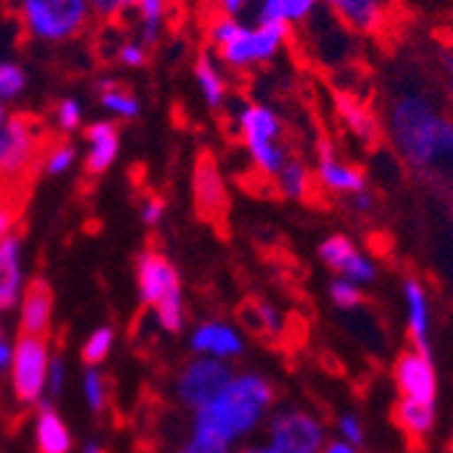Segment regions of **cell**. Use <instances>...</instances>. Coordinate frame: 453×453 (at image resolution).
Wrapping results in <instances>:
<instances>
[{
  "instance_id": "cell-33",
  "label": "cell",
  "mask_w": 453,
  "mask_h": 453,
  "mask_svg": "<svg viewBox=\"0 0 453 453\" xmlns=\"http://www.w3.org/2000/svg\"><path fill=\"white\" fill-rule=\"evenodd\" d=\"M73 160H76V147L73 144H58L50 150V155L44 160V172L52 177H60L73 166Z\"/></svg>"
},
{
  "instance_id": "cell-17",
  "label": "cell",
  "mask_w": 453,
  "mask_h": 453,
  "mask_svg": "<svg viewBox=\"0 0 453 453\" xmlns=\"http://www.w3.org/2000/svg\"><path fill=\"white\" fill-rule=\"evenodd\" d=\"M52 288L47 285V280H30L27 291H25V302H22V334L27 337H44L50 320H52Z\"/></svg>"
},
{
  "instance_id": "cell-47",
  "label": "cell",
  "mask_w": 453,
  "mask_h": 453,
  "mask_svg": "<svg viewBox=\"0 0 453 453\" xmlns=\"http://www.w3.org/2000/svg\"><path fill=\"white\" fill-rule=\"evenodd\" d=\"M81 453H104V450H101V445H98V442H88L85 448H81Z\"/></svg>"
},
{
  "instance_id": "cell-4",
  "label": "cell",
  "mask_w": 453,
  "mask_h": 453,
  "mask_svg": "<svg viewBox=\"0 0 453 453\" xmlns=\"http://www.w3.org/2000/svg\"><path fill=\"white\" fill-rule=\"evenodd\" d=\"M236 122L244 136L247 155L253 157L256 169L266 177H274L288 160V150L280 144L282 122L274 114V109L264 104H244L236 114Z\"/></svg>"
},
{
  "instance_id": "cell-45",
  "label": "cell",
  "mask_w": 453,
  "mask_h": 453,
  "mask_svg": "<svg viewBox=\"0 0 453 453\" xmlns=\"http://www.w3.org/2000/svg\"><path fill=\"white\" fill-rule=\"evenodd\" d=\"M9 369H12V345L4 340L0 342V378H4Z\"/></svg>"
},
{
  "instance_id": "cell-10",
  "label": "cell",
  "mask_w": 453,
  "mask_h": 453,
  "mask_svg": "<svg viewBox=\"0 0 453 453\" xmlns=\"http://www.w3.org/2000/svg\"><path fill=\"white\" fill-rule=\"evenodd\" d=\"M136 282H139V296L144 304L157 307L166 299L182 296L180 288V274L172 266V261L157 253V250H144L136 258Z\"/></svg>"
},
{
  "instance_id": "cell-15",
  "label": "cell",
  "mask_w": 453,
  "mask_h": 453,
  "mask_svg": "<svg viewBox=\"0 0 453 453\" xmlns=\"http://www.w3.org/2000/svg\"><path fill=\"white\" fill-rule=\"evenodd\" d=\"M404 304H407V332L413 350L421 356L432 358V340H429V304H426V291L424 285L410 277L404 282Z\"/></svg>"
},
{
  "instance_id": "cell-1",
  "label": "cell",
  "mask_w": 453,
  "mask_h": 453,
  "mask_svg": "<svg viewBox=\"0 0 453 453\" xmlns=\"http://www.w3.org/2000/svg\"><path fill=\"white\" fill-rule=\"evenodd\" d=\"M388 131L410 169L453 177V122L429 98L410 93L391 104Z\"/></svg>"
},
{
  "instance_id": "cell-13",
  "label": "cell",
  "mask_w": 453,
  "mask_h": 453,
  "mask_svg": "<svg viewBox=\"0 0 453 453\" xmlns=\"http://www.w3.org/2000/svg\"><path fill=\"white\" fill-rule=\"evenodd\" d=\"M318 182L326 190L342 193V196H356V193L366 190L364 172L350 166V163H345V160H340L328 144H320V152H318Z\"/></svg>"
},
{
  "instance_id": "cell-22",
  "label": "cell",
  "mask_w": 453,
  "mask_h": 453,
  "mask_svg": "<svg viewBox=\"0 0 453 453\" xmlns=\"http://www.w3.org/2000/svg\"><path fill=\"white\" fill-rule=\"evenodd\" d=\"M193 76L198 81V90L207 101L210 109H220L226 104V96H228V85H226V76L223 71L218 68L215 58L210 52H201L196 58V65H193Z\"/></svg>"
},
{
  "instance_id": "cell-48",
  "label": "cell",
  "mask_w": 453,
  "mask_h": 453,
  "mask_svg": "<svg viewBox=\"0 0 453 453\" xmlns=\"http://www.w3.org/2000/svg\"><path fill=\"white\" fill-rule=\"evenodd\" d=\"M239 453H269V448H244Z\"/></svg>"
},
{
  "instance_id": "cell-43",
  "label": "cell",
  "mask_w": 453,
  "mask_h": 453,
  "mask_svg": "<svg viewBox=\"0 0 453 453\" xmlns=\"http://www.w3.org/2000/svg\"><path fill=\"white\" fill-rule=\"evenodd\" d=\"M348 207H350L353 212H361V215H364V212H372V210H375V198L364 190V193H356V196L348 198Z\"/></svg>"
},
{
  "instance_id": "cell-30",
  "label": "cell",
  "mask_w": 453,
  "mask_h": 453,
  "mask_svg": "<svg viewBox=\"0 0 453 453\" xmlns=\"http://www.w3.org/2000/svg\"><path fill=\"white\" fill-rule=\"evenodd\" d=\"M111 342H114V332L109 326H101L98 332H93L85 342V348H81V358H85L88 366H96L101 361H106L109 350H111Z\"/></svg>"
},
{
  "instance_id": "cell-27",
  "label": "cell",
  "mask_w": 453,
  "mask_h": 453,
  "mask_svg": "<svg viewBox=\"0 0 453 453\" xmlns=\"http://www.w3.org/2000/svg\"><path fill=\"white\" fill-rule=\"evenodd\" d=\"M239 315H242L244 326H247V328H253V332L261 334V337H264V334L274 337V334H280V328H282V320H280L277 310H274L272 304H266V302L244 304V307L239 310Z\"/></svg>"
},
{
  "instance_id": "cell-11",
  "label": "cell",
  "mask_w": 453,
  "mask_h": 453,
  "mask_svg": "<svg viewBox=\"0 0 453 453\" xmlns=\"http://www.w3.org/2000/svg\"><path fill=\"white\" fill-rule=\"evenodd\" d=\"M394 380L402 391V399H413L421 404H434L437 399V375L432 358L421 356L418 350H404L399 353L394 364Z\"/></svg>"
},
{
  "instance_id": "cell-18",
  "label": "cell",
  "mask_w": 453,
  "mask_h": 453,
  "mask_svg": "<svg viewBox=\"0 0 453 453\" xmlns=\"http://www.w3.org/2000/svg\"><path fill=\"white\" fill-rule=\"evenodd\" d=\"M85 142H88V157H85V169L88 174H104L111 163L117 160L119 152V131L114 122L109 119H98L85 131Z\"/></svg>"
},
{
  "instance_id": "cell-23",
  "label": "cell",
  "mask_w": 453,
  "mask_h": 453,
  "mask_svg": "<svg viewBox=\"0 0 453 453\" xmlns=\"http://www.w3.org/2000/svg\"><path fill=\"white\" fill-rule=\"evenodd\" d=\"M277 190L285 198H294V201H307L312 196V172L307 169V163L299 157H288L282 163V169L274 174Z\"/></svg>"
},
{
  "instance_id": "cell-39",
  "label": "cell",
  "mask_w": 453,
  "mask_h": 453,
  "mask_svg": "<svg viewBox=\"0 0 453 453\" xmlns=\"http://www.w3.org/2000/svg\"><path fill=\"white\" fill-rule=\"evenodd\" d=\"M180 453H228V448L220 445V442H212V440H207V437L193 434V437L180 448Z\"/></svg>"
},
{
  "instance_id": "cell-3",
  "label": "cell",
  "mask_w": 453,
  "mask_h": 453,
  "mask_svg": "<svg viewBox=\"0 0 453 453\" xmlns=\"http://www.w3.org/2000/svg\"><path fill=\"white\" fill-rule=\"evenodd\" d=\"M17 14L27 35L44 44L81 35L93 19L90 0H17Z\"/></svg>"
},
{
  "instance_id": "cell-5",
  "label": "cell",
  "mask_w": 453,
  "mask_h": 453,
  "mask_svg": "<svg viewBox=\"0 0 453 453\" xmlns=\"http://www.w3.org/2000/svg\"><path fill=\"white\" fill-rule=\"evenodd\" d=\"M291 38V27L280 22H256L253 27L242 25L228 44L218 47V60L226 68L244 71L258 63H269Z\"/></svg>"
},
{
  "instance_id": "cell-9",
  "label": "cell",
  "mask_w": 453,
  "mask_h": 453,
  "mask_svg": "<svg viewBox=\"0 0 453 453\" xmlns=\"http://www.w3.org/2000/svg\"><path fill=\"white\" fill-rule=\"evenodd\" d=\"M35 147L38 139L33 122L22 114L6 117L4 128H0V177L4 180L22 177L35 157Z\"/></svg>"
},
{
  "instance_id": "cell-12",
  "label": "cell",
  "mask_w": 453,
  "mask_h": 453,
  "mask_svg": "<svg viewBox=\"0 0 453 453\" xmlns=\"http://www.w3.org/2000/svg\"><path fill=\"white\" fill-rule=\"evenodd\" d=\"M193 196H196V210L203 220L220 226L228 212V193L223 185V177L215 166L212 155H201L196 160V174H193Z\"/></svg>"
},
{
  "instance_id": "cell-21",
  "label": "cell",
  "mask_w": 453,
  "mask_h": 453,
  "mask_svg": "<svg viewBox=\"0 0 453 453\" xmlns=\"http://www.w3.org/2000/svg\"><path fill=\"white\" fill-rule=\"evenodd\" d=\"M35 445L38 453H68L71 450V434L63 418L55 413L50 402H41L38 421H35Z\"/></svg>"
},
{
  "instance_id": "cell-19",
  "label": "cell",
  "mask_w": 453,
  "mask_h": 453,
  "mask_svg": "<svg viewBox=\"0 0 453 453\" xmlns=\"http://www.w3.org/2000/svg\"><path fill=\"white\" fill-rule=\"evenodd\" d=\"M22 242L9 234L0 239V312H9L19 302L22 291V266H19Z\"/></svg>"
},
{
  "instance_id": "cell-8",
  "label": "cell",
  "mask_w": 453,
  "mask_h": 453,
  "mask_svg": "<svg viewBox=\"0 0 453 453\" xmlns=\"http://www.w3.org/2000/svg\"><path fill=\"white\" fill-rule=\"evenodd\" d=\"M269 453H320L323 424L302 410H282L269 421Z\"/></svg>"
},
{
  "instance_id": "cell-31",
  "label": "cell",
  "mask_w": 453,
  "mask_h": 453,
  "mask_svg": "<svg viewBox=\"0 0 453 453\" xmlns=\"http://www.w3.org/2000/svg\"><path fill=\"white\" fill-rule=\"evenodd\" d=\"M342 280H348V282H353V285H358V282H372L375 280V264L369 261L366 256H361L358 250L350 256V261L342 266Z\"/></svg>"
},
{
  "instance_id": "cell-36",
  "label": "cell",
  "mask_w": 453,
  "mask_h": 453,
  "mask_svg": "<svg viewBox=\"0 0 453 453\" xmlns=\"http://www.w3.org/2000/svg\"><path fill=\"white\" fill-rule=\"evenodd\" d=\"M85 399L90 404V410L98 416L104 413V404H106V396H104V378L96 366H88L85 372Z\"/></svg>"
},
{
  "instance_id": "cell-24",
  "label": "cell",
  "mask_w": 453,
  "mask_h": 453,
  "mask_svg": "<svg viewBox=\"0 0 453 453\" xmlns=\"http://www.w3.org/2000/svg\"><path fill=\"white\" fill-rule=\"evenodd\" d=\"M337 104H340V114H342V119H345L348 131H350L356 139H361L364 144H372V142L378 139V119H375V114L369 111L364 104H358L353 96H350V98H348V96H340Z\"/></svg>"
},
{
  "instance_id": "cell-29",
  "label": "cell",
  "mask_w": 453,
  "mask_h": 453,
  "mask_svg": "<svg viewBox=\"0 0 453 453\" xmlns=\"http://www.w3.org/2000/svg\"><path fill=\"white\" fill-rule=\"evenodd\" d=\"M27 88V71L14 60H0V101H14Z\"/></svg>"
},
{
  "instance_id": "cell-26",
  "label": "cell",
  "mask_w": 453,
  "mask_h": 453,
  "mask_svg": "<svg viewBox=\"0 0 453 453\" xmlns=\"http://www.w3.org/2000/svg\"><path fill=\"white\" fill-rule=\"evenodd\" d=\"M96 90H98V101H101V106H104L106 111H111V114H117V117H122V119H134V117H139V111H142L139 98H136L134 93H128L126 88H119V81H114V79H101L98 85H96Z\"/></svg>"
},
{
  "instance_id": "cell-16",
  "label": "cell",
  "mask_w": 453,
  "mask_h": 453,
  "mask_svg": "<svg viewBox=\"0 0 453 453\" xmlns=\"http://www.w3.org/2000/svg\"><path fill=\"white\" fill-rule=\"evenodd\" d=\"M190 348L198 356L218 358V361L234 358L244 350L242 337L226 323H201L190 337Z\"/></svg>"
},
{
  "instance_id": "cell-7",
  "label": "cell",
  "mask_w": 453,
  "mask_h": 453,
  "mask_svg": "<svg viewBox=\"0 0 453 453\" xmlns=\"http://www.w3.org/2000/svg\"><path fill=\"white\" fill-rule=\"evenodd\" d=\"M47 366H50V350L44 337L22 334L17 340V348L12 350V380L19 402L33 404L41 399L47 383Z\"/></svg>"
},
{
  "instance_id": "cell-49",
  "label": "cell",
  "mask_w": 453,
  "mask_h": 453,
  "mask_svg": "<svg viewBox=\"0 0 453 453\" xmlns=\"http://www.w3.org/2000/svg\"><path fill=\"white\" fill-rule=\"evenodd\" d=\"M4 122H6V106L0 101V128H4Z\"/></svg>"
},
{
  "instance_id": "cell-46",
  "label": "cell",
  "mask_w": 453,
  "mask_h": 453,
  "mask_svg": "<svg viewBox=\"0 0 453 453\" xmlns=\"http://www.w3.org/2000/svg\"><path fill=\"white\" fill-rule=\"evenodd\" d=\"M320 453H358L353 445H348V442H328L326 448H320Z\"/></svg>"
},
{
  "instance_id": "cell-20",
  "label": "cell",
  "mask_w": 453,
  "mask_h": 453,
  "mask_svg": "<svg viewBox=\"0 0 453 453\" xmlns=\"http://www.w3.org/2000/svg\"><path fill=\"white\" fill-rule=\"evenodd\" d=\"M320 12V0H256L258 22H280L288 27L307 25Z\"/></svg>"
},
{
  "instance_id": "cell-32",
  "label": "cell",
  "mask_w": 453,
  "mask_h": 453,
  "mask_svg": "<svg viewBox=\"0 0 453 453\" xmlns=\"http://www.w3.org/2000/svg\"><path fill=\"white\" fill-rule=\"evenodd\" d=\"M55 119H58V128L63 134H73L81 126V101L79 98H63L55 109Z\"/></svg>"
},
{
  "instance_id": "cell-42",
  "label": "cell",
  "mask_w": 453,
  "mask_h": 453,
  "mask_svg": "<svg viewBox=\"0 0 453 453\" xmlns=\"http://www.w3.org/2000/svg\"><path fill=\"white\" fill-rule=\"evenodd\" d=\"M163 212H166V203H163V198H157V196L147 198V201H144V207H142V220H144V226L155 228V226L163 220Z\"/></svg>"
},
{
  "instance_id": "cell-44",
  "label": "cell",
  "mask_w": 453,
  "mask_h": 453,
  "mask_svg": "<svg viewBox=\"0 0 453 453\" xmlns=\"http://www.w3.org/2000/svg\"><path fill=\"white\" fill-rule=\"evenodd\" d=\"M12 226H14V212L0 203V239L12 234Z\"/></svg>"
},
{
  "instance_id": "cell-2",
  "label": "cell",
  "mask_w": 453,
  "mask_h": 453,
  "mask_svg": "<svg viewBox=\"0 0 453 453\" xmlns=\"http://www.w3.org/2000/svg\"><path fill=\"white\" fill-rule=\"evenodd\" d=\"M272 402L274 388L266 378L256 372H247L239 378L234 375V380L212 404L196 410V434L228 448L231 442L247 437L261 424Z\"/></svg>"
},
{
  "instance_id": "cell-37",
  "label": "cell",
  "mask_w": 453,
  "mask_h": 453,
  "mask_svg": "<svg viewBox=\"0 0 453 453\" xmlns=\"http://www.w3.org/2000/svg\"><path fill=\"white\" fill-rule=\"evenodd\" d=\"M242 27V22L239 19H231V17H215L212 22H210V41H212V47L218 50V47H223V44H228V41L234 38V33Z\"/></svg>"
},
{
  "instance_id": "cell-40",
  "label": "cell",
  "mask_w": 453,
  "mask_h": 453,
  "mask_svg": "<svg viewBox=\"0 0 453 453\" xmlns=\"http://www.w3.org/2000/svg\"><path fill=\"white\" fill-rule=\"evenodd\" d=\"M340 432H342V437H345L348 445H353V448H361L364 445V429H361V424H358L356 416H342L340 418Z\"/></svg>"
},
{
  "instance_id": "cell-51",
  "label": "cell",
  "mask_w": 453,
  "mask_h": 453,
  "mask_svg": "<svg viewBox=\"0 0 453 453\" xmlns=\"http://www.w3.org/2000/svg\"><path fill=\"white\" fill-rule=\"evenodd\" d=\"M218 4H220V0H218Z\"/></svg>"
},
{
  "instance_id": "cell-38",
  "label": "cell",
  "mask_w": 453,
  "mask_h": 453,
  "mask_svg": "<svg viewBox=\"0 0 453 453\" xmlns=\"http://www.w3.org/2000/svg\"><path fill=\"white\" fill-rule=\"evenodd\" d=\"M128 9H136V0H90L93 17H101V19H117Z\"/></svg>"
},
{
  "instance_id": "cell-34",
  "label": "cell",
  "mask_w": 453,
  "mask_h": 453,
  "mask_svg": "<svg viewBox=\"0 0 453 453\" xmlns=\"http://www.w3.org/2000/svg\"><path fill=\"white\" fill-rule=\"evenodd\" d=\"M114 58H117L119 65H126V68H144L147 65V47L139 44L136 38H126L114 50Z\"/></svg>"
},
{
  "instance_id": "cell-6",
  "label": "cell",
  "mask_w": 453,
  "mask_h": 453,
  "mask_svg": "<svg viewBox=\"0 0 453 453\" xmlns=\"http://www.w3.org/2000/svg\"><path fill=\"white\" fill-rule=\"evenodd\" d=\"M231 380H234V372L226 361L201 356L182 369V375L177 380V396L182 404L201 410L212 404Z\"/></svg>"
},
{
  "instance_id": "cell-28",
  "label": "cell",
  "mask_w": 453,
  "mask_h": 453,
  "mask_svg": "<svg viewBox=\"0 0 453 453\" xmlns=\"http://www.w3.org/2000/svg\"><path fill=\"white\" fill-rule=\"evenodd\" d=\"M356 253V244L348 239V236H342V234H334V236H328L326 242H320V247H318V256H320V261L328 266V269H334L337 274L342 272V266L350 261V256Z\"/></svg>"
},
{
  "instance_id": "cell-35",
  "label": "cell",
  "mask_w": 453,
  "mask_h": 453,
  "mask_svg": "<svg viewBox=\"0 0 453 453\" xmlns=\"http://www.w3.org/2000/svg\"><path fill=\"white\" fill-rule=\"evenodd\" d=\"M328 294H332V302L340 307V310H353V307H358L361 302H364V296H361V291H358V285H353V282H348V280H334L332 282V288H328Z\"/></svg>"
},
{
  "instance_id": "cell-25",
  "label": "cell",
  "mask_w": 453,
  "mask_h": 453,
  "mask_svg": "<svg viewBox=\"0 0 453 453\" xmlns=\"http://www.w3.org/2000/svg\"><path fill=\"white\" fill-rule=\"evenodd\" d=\"M396 424L413 437H426L434 429V404H421L413 399H399L394 410Z\"/></svg>"
},
{
  "instance_id": "cell-41",
  "label": "cell",
  "mask_w": 453,
  "mask_h": 453,
  "mask_svg": "<svg viewBox=\"0 0 453 453\" xmlns=\"http://www.w3.org/2000/svg\"><path fill=\"white\" fill-rule=\"evenodd\" d=\"M63 380H65V366H63V358L60 356H52L50 358V366H47V383H50V394L58 396L63 391Z\"/></svg>"
},
{
  "instance_id": "cell-50",
  "label": "cell",
  "mask_w": 453,
  "mask_h": 453,
  "mask_svg": "<svg viewBox=\"0 0 453 453\" xmlns=\"http://www.w3.org/2000/svg\"><path fill=\"white\" fill-rule=\"evenodd\" d=\"M6 340V332H4V326H0V342H4Z\"/></svg>"
},
{
  "instance_id": "cell-14",
  "label": "cell",
  "mask_w": 453,
  "mask_h": 453,
  "mask_svg": "<svg viewBox=\"0 0 453 453\" xmlns=\"http://www.w3.org/2000/svg\"><path fill=\"white\" fill-rule=\"evenodd\" d=\"M320 6L356 33H375L386 19L388 0H320Z\"/></svg>"
}]
</instances>
